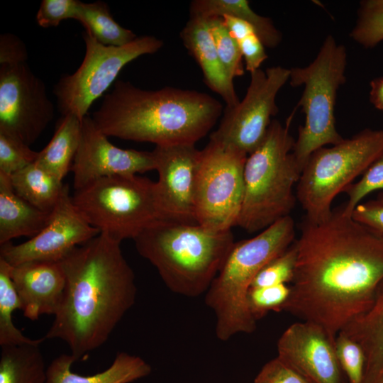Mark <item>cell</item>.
<instances>
[{
    "mask_svg": "<svg viewBox=\"0 0 383 383\" xmlns=\"http://www.w3.org/2000/svg\"><path fill=\"white\" fill-rule=\"evenodd\" d=\"M341 331L357 342L365 353L363 383H377L383 373V280L368 309Z\"/></svg>",
    "mask_w": 383,
    "mask_h": 383,
    "instance_id": "44dd1931",
    "label": "cell"
},
{
    "mask_svg": "<svg viewBox=\"0 0 383 383\" xmlns=\"http://www.w3.org/2000/svg\"><path fill=\"white\" fill-rule=\"evenodd\" d=\"M79 1L43 0L36 14V21L43 28L57 26L68 18L77 20Z\"/></svg>",
    "mask_w": 383,
    "mask_h": 383,
    "instance_id": "d590c367",
    "label": "cell"
},
{
    "mask_svg": "<svg viewBox=\"0 0 383 383\" xmlns=\"http://www.w3.org/2000/svg\"><path fill=\"white\" fill-rule=\"evenodd\" d=\"M60 305L45 339H60L77 361L103 345L135 301V274L121 243L100 233L60 261Z\"/></svg>",
    "mask_w": 383,
    "mask_h": 383,
    "instance_id": "7a4b0ae2",
    "label": "cell"
},
{
    "mask_svg": "<svg viewBox=\"0 0 383 383\" xmlns=\"http://www.w3.org/2000/svg\"><path fill=\"white\" fill-rule=\"evenodd\" d=\"M351 216L383 240V203L377 200L360 203Z\"/></svg>",
    "mask_w": 383,
    "mask_h": 383,
    "instance_id": "74e56055",
    "label": "cell"
},
{
    "mask_svg": "<svg viewBox=\"0 0 383 383\" xmlns=\"http://www.w3.org/2000/svg\"><path fill=\"white\" fill-rule=\"evenodd\" d=\"M245 97L234 107H226L218 128L209 139L233 145L248 155L264 139L271 117L278 112L275 99L289 80L290 69L274 66L250 73Z\"/></svg>",
    "mask_w": 383,
    "mask_h": 383,
    "instance_id": "7c38bea8",
    "label": "cell"
},
{
    "mask_svg": "<svg viewBox=\"0 0 383 383\" xmlns=\"http://www.w3.org/2000/svg\"><path fill=\"white\" fill-rule=\"evenodd\" d=\"M277 357L312 383H348L338 361L335 340L306 321L290 325L277 342Z\"/></svg>",
    "mask_w": 383,
    "mask_h": 383,
    "instance_id": "e0dca14e",
    "label": "cell"
},
{
    "mask_svg": "<svg viewBox=\"0 0 383 383\" xmlns=\"http://www.w3.org/2000/svg\"><path fill=\"white\" fill-rule=\"evenodd\" d=\"M222 111L221 103L204 92L171 87L144 90L118 80L91 117L108 137L161 146L196 144Z\"/></svg>",
    "mask_w": 383,
    "mask_h": 383,
    "instance_id": "3957f363",
    "label": "cell"
},
{
    "mask_svg": "<svg viewBox=\"0 0 383 383\" xmlns=\"http://www.w3.org/2000/svg\"><path fill=\"white\" fill-rule=\"evenodd\" d=\"M99 234L77 209L69 186L64 184L43 229L22 243L0 245V257L12 266L35 260L60 262L76 247Z\"/></svg>",
    "mask_w": 383,
    "mask_h": 383,
    "instance_id": "5bb4252c",
    "label": "cell"
},
{
    "mask_svg": "<svg viewBox=\"0 0 383 383\" xmlns=\"http://www.w3.org/2000/svg\"><path fill=\"white\" fill-rule=\"evenodd\" d=\"M38 155L21 139L0 129V173L10 176L35 162Z\"/></svg>",
    "mask_w": 383,
    "mask_h": 383,
    "instance_id": "d6a6232c",
    "label": "cell"
},
{
    "mask_svg": "<svg viewBox=\"0 0 383 383\" xmlns=\"http://www.w3.org/2000/svg\"><path fill=\"white\" fill-rule=\"evenodd\" d=\"M155 170L152 151L122 149L112 144L86 115L82 120L81 137L71 170L74 190L104 177L133 175Z\"/></svg>",
    "mask_w": 383,
    "mask_h": 383,
    "instance_id": "9a60e30c",
    "label": "cell"
},
{
    "mask_svg": "<svg viewBox=\"0 0 383 383\" xmlns=\"http://www.w3.org/2000/svg\"><path fill=\"white\" fill-rule=\"evenodd\" d=\"M50 213L37 209L19 196L9 176L0 173V245L19 237L35 236L46 225Z\"/></svg>",
    "mask_w": 383,
    "mask_h": 383,
    "instance_id": "7402d4cb",
    "label": "cell"
},
{
    "mask_svg": "<svg viewBox=\"0 0 383 383\" xmlns=\"http://www.w3.org/2000/svg\"><path fill=\"white\" fill-rule=\"evenodd\" d=\"M241 53L245 61V68L250 73L260 69L262 63L267 58L265 45L255 33L238 40Z\"/></svg>",
    "mask_w": 383,
    "mask_h": 383,
    "instance_id": "f35d334b",
    "label": "cell"
},
{
    "mask_svg": "<svg viewBox=\"0 0 383 383\" xmlns=\"http://www.w3.org/2000/svg\"><path fill=\"white\" fill-rule=\"evenodd\" d=\"M14 192L37 209L50 213L64 184L35 162L9 176Z\"/></svg>",
    "mask_w": 383,
    "mask_h": 383,
    "instance_id": "484cf974",
    "label": "cell"
},
{
    "mask_svg": "<svg viewBox=\"0 0 383 383\" xmlns=\"http://www.w3.org/2000/svg\"><path fill=\"white\" fill-rule=\"evenodd\" d=\"M295 240L291 216L276 221L253 238L235 242L221 270L205 295L216 316V335L226 341L239 333H251L257 321L249 309L248 294L259 272Z\"/></svg>",
    "mask_w": 383,
    "mask_h": 383,
    "instance_id": "5b68a950",
    "label": "cell"
},
{
    "mask_svg": "<svg viewBox=\"0 0 383 383\" xmlns=\"http://www.w3.org/2000/svg\"><path fill=\"white\" fill-rule=\"evenodd\" d=\"M77 20L100 43L107 46H123L138 36L131 30L118 24L110 13L106 3L97 1H80Z\"/></svg>",
    "mask_w": 383,
    "mask_h": 383,
    "instance_id": "4316f807",
    "label": "cell"
},
{
    "mask_svg": "<svg viewBox=\"0 0 383 383\" xmlns=\"http://www.w3.org/2000/svg\"><path fill=\"white\" fill-rule=\"evenodd\" d=\"M247 157L240 149L212 139L201 150L195 193L198 224L216 232L237 226Z\"/></svg>",
    "mask_w": 383,
    "mask_h": 383,
    "instance_id": "8fae6325",
    "label": "cell"
},
{
    "mask_svg": "<svg viewBox=\"0 0 383 383\" xmlns=\"http://www.w3.org/2000/svg\"><path fill=\"white\" fill-rule=\"evenodd\" d=\"M290 293L291 287L286 284L250 288L248 303L251 314L257 321L269 311H283Z\"/></svg>",
    "mask_w": 383,
    "mask_h": 383,
    "instance_id": "836d02e7",
    "label": "cell"
},
{
    "mask_svg": "<svg viewBox=\"0 0 383 383\" xmlns=\"http://www.w3.org/2000/svg\"><path fill=\"white\" fill-rule=\"evenodd\" d=\"M291 119L285 126L272 120L261 143L248 155L237 226L249 233L260 232L290 216L295 207L293 189L302 169L292 153L295 140L289 133Z\"/></svg>",
    "mask_w": 383,
    "mask_h": 383,
    "instance_id": "8992f818",
    "label": "cell"
},
{
    "mask_svg": "<svg viewBox=\"0 0 383 383\" xmlns=\"http://www.w3.org/2000/svg\"><path fill=\"white\" fill-rule=\"evenodd\" d=\"M336 357L348 383H363L366 356L361 345L340 331L335 339Z\"/></svg>",
    "mask_w": 383,
    "mask_h": 383,
    "instance_id": "4dcf8cb0",
    "label": "cell"
},
{
    "mask_svg": "<svg viewBox=\"0 0 383 383\" xmlns=\"http://www.w3.org/2000/svg\"><path fill=\"white\" fill-rule=\"evenodd\" d=\"M363 173L359 181L350 184L345 190L348 199L343 208L348 215H352L355 208L367 194L378 189L383 191V152Z\"/></svg>",
    "mask_w": 383,
    "mask_h": 383,
    "instance_id": "e575fe53",
    "label": "cell"
},
{
    "mask_svg": "<svg viewBox=\"0 0 383 383\" xmlns=\"http://www.w3.org/2000/svg\"><path fill=\"white\" fill-rule=\"evenodd\" d=\"M383 152V130L365 128L330 148L314 151L296 187L305 218L318 222L328 217L336 196Z\"/></svg>",
    "mask_w": 383,
    "mask_h": 383,
    "instance_id": "9c48e42d",
    "label": "cell"
},
{
    "mask_svg": "<svg viewBox=\"0 0 383 383\" xmlns=\"http://www.w3.org/2000/svg\"><path fill=\"white\" fill-rule=\"evenodd\" d=\"M190 17L208 18L224 15L247 21L265 47L274 48L282 41V33L272 21L255 13L246 0H194L190 3Z\"/></svg>",
    "mask_w": 383,
    "mask_h": 383,
    "instance_id": "603a6c76",
    "label": "cell"
},
{
    "mask_svg": "<svg viewBox=\"0 0 383 383\" xmlns=\"http://www.w3.org/2000/svg\"><path fill=\"white\" fill-rule=\"evenodd\" d=\"M297 258L283 311L321 326L335 340L368 309L383 280V240L346 214L304 218L295 240Z\"/></svg>",
    "mask_w": 383,
    "mask_h": 383,
    "instance_id": "6da1fadb",
    "label": "cell"
},
{
    "mask_svg": "<svg viewBox=\"0 0 383 383\" xmlns=\"http://www.w3.org/2000/svg\"><path fill=\"white\" fill-rule=\"evenodd\" d=\"M253 383H312L277 356L266 362Z\"/></svg>",
    "mask_w": 383,
    "mask_h": 383,
    "instance_id": "8d00e7d4",
    "label": "cell"
},
{
    "mask_svg": "<svg viewBox=\"0 0 383 383\" xmlns=\"http://www.w3.org/2000/svg\"><path fill=\"white\" fill-rule=\"evenodd\" d=\"M184 47L199 65L206 85L226 102L234 107L239 98L233 79L228 74L216 49L207 18L190 17L180 32Z\"/></svg>",
    "mask_w": 383,
    "mask_h": 383,
    "instance_id": "d6986e66",
    "label": "cell"
},
{
    "mask_svg": "<svg viewBox=\"0 0 383 383\" xmlns=\"http://www.w3.org/2000/svg\"><path fill=\"white\" fill-rule=\"evenodd\" d=\"M1 346L0 383H46L47 368L40 344Z\"/></svg>",
    "mask_w": 383,
    "mask_h": 383,
    "instance_id": "d4e9b609",
    "label": "cell"
},
{
    "mask_svg": "<svg viewBox=\"0 0 383 383\" xmlns=\"http://www.w3.org/2000/svg\"><path fill=\"white\" fill-rule=\"evenodd\" d=\"M10 275L26 318L35 321L43 314H55L65 287L60 262L35 260L11 265Z\"/></svg>",
    "mask_w": 383,
    "mask_h": 383,
    "instance_id": "ac0fdd59",
    "label": "cell"
},
{
    "mask_svg": "<svg viewBox=\"0 0 383 383\" xmlns=\"http://www.w3.org/2000/svg\"><path fill=\"white\" fill-rule=\"evenodd\" d=\"M11 265L0 257V346L33 343L39 339L25 336L13 324L12 313L22 303L10 275Z\"/></svg>",
    "mask_w": 383,
    "mask_h": 383,
    "instance_id": "83f0119b",
    "label": "cell"
},
{
    "mask_svg": "<svg viewBox=\"0 0 383 383\" xmlns=\"http://www.w3.org/2000/svg\"><path fill=\"white\" fill-rule=\"evenodd\" d=\"M157 194L168 221L198 223L195 214V193L201 150L195 144L155 146L152 150Z\"/></svg>",
    "mask_w": 383,
    "mask_h": 383,
    "instance_id": "2e32d148",
    "label": "cell"
},
{
    "mask_svg": "<svg viewBox=\"0 0 383 383\" xmlns=\"http://www.w3.org/2000/svg\"><path fill=\"white\" fill-rule=\"evenodd\" d=\"M377 200L381 203H383V191H382L377 196Z\"/></svg>",
    "mask_w": 383,
    "mask_h": 383,
    "instance_id": "b9f144b4",
    "label": "cell"
},
{
    "mask_svg": "<svg viewBox=\"0 0 383 383\" xmlns=\"http://www.w3.org/2000/svg\"><path fill=\"white\" fill-rule=\"evenodd\" d=\"M377 383H383V373L382 374Z\"/></svg>",
    "mask_w": 383,
    "mask_h": 383,
    "instance_id": "7bdbcfd3",
    "label": "cell"
},
{
    "mask_svg": "<svg viewBox=\"0 0 383 383\" xmlns=\"http://www.w3.org/2000/svg\"><path fill=\"white\" fill-rule=\"evenodd\" d=\"M216 51L231 79L245 73L243 57L237 41L231 36L221 17L208 18Z\"/></svg>",
    "mask_w": 383,
    "mask_h": 383,
    "instance_id": "f546056e",
    "label": "cell"
},
{
    "mask_svg": "<svg viewBox=\"0 0 383 383\" xmlns=\"http://www.w3.org/2000/svg\"><path fill=\"white\" fill-rule=\"evenodd\" d=\"M350 35L367 48L383 41V0L360 1L356 23Z\"/></svg>",
    "mask_w": 383,
    "mask_h": 383,
    "instance_id": "f1b7e54d",
    "label": "cell"
},
{
    "mask_svg": "<svg viewBox=\"0 0 383 383\" xmlns=\"http://www.w3.org/2000/svg\"><path fill=\"white\" fill-rule=\"evenodd\" d=\"M28 59L24 43L16 35L3 33L0 36V65L26 63Z\"/></svg>",
    "mask_w": 383,
    "mask_h": 383,
    "instance_id": "ab89813d",
    "label": "cell"
},
{
    "mask_svg": "<svg viewBox=\"0 0 383 383\" xmlns=\"http://www.w3.org/2000/svg\"><path fill=\"white\" fill-rule=\"evenodd\" d=\"M369 100L377 109L383 111V76L371 81Z\"/></svg>",
    "mask_w": 383,
    "mask_h": 383,
    "instance_id": "60d3db41",
    "label": "cell"
},
{
    "mask_svg": "<svg viewBox=\"0 0 383 383\" xmlns=\"http://www.w3.org/2000/svg\"><path fill=\"white\" fill-rule=\"evenodd\" d=\"M72 199L91 226L120 243L167 220L156 182L138 174L99 179L76 190Z\"/></svg>",
    "mask_w": 383,
    "mask_h": 383,
    "instance_id": "52a82bcc",
    "label": "cell"
},
{
    "mask_svg": "<svg viewBox=\"0 0 383 383\" xmlns=\"http://www.w3.org/2000/svg\"><path fill=\"white\" fill-rule=\"evenodd\" d=\"M133 240L166 287L187 297L206 294L235 243L231 230L216 232L168 220L145 228Z\"/></svg>",
    "mask_w": 383,
    "mask_h": 383,
    "instance_id": "277c9868",
    "label": "cell"
},
{
    "mask_svg": "<svg viewBox=\"0 0 383 383\" xmlns=\"http://www.w3.org/2000/svg\"><path fill=\"white\" fill-rule=\"evenodd\" d=\"M84 60L71 74L62 76L54 87L59 111L79 120L87 115L94 101L101 96L115 81L125 65L143 55L160 50L163 42L152 35L137 37L123 46H107L85 30Z\"/></svg>",
    "mask_w": 383,
    "mask_h": 383,
    "instance_id": "30bf717a",
    "label": "cell"
},
{
    "mask_svg": "<svg viewBox=\"0 0 383 383\" xmlns=\"http://www.w3.org/2000/svg\"><path fill=\"white\" fill-rule=\"evenodd\" d=\"M54 115L44 82L26 62L0 65V129L30 146Z\"/></svg>",
    "mask_w": 383,
    "mask_h": 383,
    "instance_id": "4fadbf2b",
    "label": "cell"
},
{
    "mask_svg": "<svg viewBox=\"0 0 383 383\" xmlns=\"http://www.w3.org/2000/svg\"><path fill=\"white\" fill-rule=\"evenodd\" d=\"M76 360L70 354L55 357L47 367L46 383H131L148 376L151 366L139 356L118 353L105 370L93 375H80L71 370Z\"/></svg>",
    "mask_w": 383,
    "mask_h": 383,
    "instance_id": "ffe728a7",
    "label": "cell"
},
{
    "mask_svg": "<svg viewBox=\"0 0 383 383\" xmlns=\"http://www.w3.org/2000/svg\"><path fill=\"white\" fill-rule=\"evenodd\" d=\"M297 258L294 242L282 253L269 262L255 277L250 288L292 283Z\"/></svg>",
    "mask_w": 383,
    "mask_h": 383,
    "instance_id": "1f68e13d",
    "label": "cell"
},
{
    "mask_svg": "<svg viewBox=\"0 0 383 383\" xmlns=\"http://www.w3.org/2000/svg\"><path fill=\"white\" fill-rule=\"evenodd\" d=\"M346 65L345 47L328 35L311 63L290 69L291 86H304L298 106L305 122L299 128L292 150L302 170L314 151L344 140L336 130L335 106L337 91L346 80Z\"/></svg>",
    "mask_w": 383,
    "mask_h": 383,
    "instance_id": "ba28073f",
    "label": "cell"
},
{
    "mask_svg": "<svg viewBox=\"0 0 383 383\" xmlns=\"http://www.w3.org/2000/svg\"><path fill=\"white\" fill-rule=\"evenodd\" d=\"M82 121L72 114L62 116L48 144L40 152L35 162L62 182L79 148Z\"/></svg>",
    "mask_w": 383,
    "mask_h": 383,
    "instance_id": "cb8c5ba5",
    "label": "cell"
}]
</instances>
